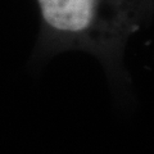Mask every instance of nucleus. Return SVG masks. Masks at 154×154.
<instances>
[{
	"label": "nucleus",
	"mask_w": 154,
	"mask_h": 154,
	"mask_svg": "<svg viewBox=\"0 0 154 154\" xmlns=\"http://www.w3.org/2000/svg\"><path fill=\"white\" fill-rule=\"evenodd\" d=\"M53 33L99 58L117 73L127 41L149 21L154 0H37Z\"/></svg>",
	"instance_id": "obj_1"
}]
</instances>
